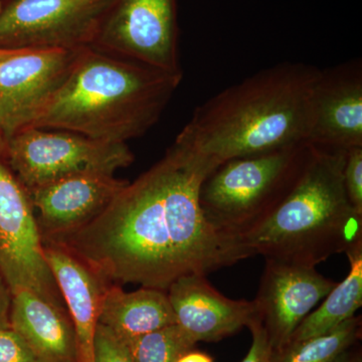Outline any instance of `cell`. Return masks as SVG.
I'll return each instance as SVG.
<instances>
[{"mask_svg": "<svg viewBox=\"0 0 362 362\" xmlns=\"http://www.w3.org/2000/svg\"><path fill=\"white\" fill-rule=\"evenodd\" d=\"M211 173L173 142L94 220L42 240L63 247L107 283L162 291L183 276L235 265L250 258L246 249L214 228L199 204L202 181Z\"/></svg>", "mask_w": 362, "mask_h": 362, "instance_id": "obj_1", "label": "cell"}, {"mask_svg": "<svg viewBox=\"0 0 362 362\" xmlns=\"http://www.w3.org/2000/svg\"><path fill=\"white\" fill-rule=\"evenodd\" d=\"M319 71L290 62L259 71L197 107L173 142L211 171L232 159L307 142Z\"/></svg>", "mask_w": 362, "mask_h": 362, "instance_id": "obj_2", "label": "cell"}, {"mask_svg": "<svg viewBox=\"0 0 362 362\" xmlns=\"http://www.w3.org/2000/svg\"><path fill=\"white\" fill-rule=\"evenodd\" d=\"M181 81L182 74L83 47L68 78L30 127L126 143L156 125Z\"/></svg>", "mask_w": 362, "mask_h": 362, "instance_id": "obj_3", "label": "cell"}, {"mask_svg": "<svg viewBox=\"0 0 362 362\" xmlns=\"http://www.w3.org/2000/svg\"><path fill=\"white\" fill-rule=\"evenodd\" d=\"M346 153L313 146L291 192L240 238L250 258L316 267L362 242V214L349 204L343 181Z\"/></svg>", "mask_w": 362, "mask_h": 362, "instance_id": "obj_4", "label": "cell"}, {"mask_svg": "<svg viewBox=\"0 0 362 362\" xmlns=\"http://www.w3.org/2000/svg\"><path fill=\"white\" fill-rule=\"evenodd\" d=\"M312 151L313 145L302 142L221 164L199 189L204 218L218 232L240 243L291 192Z\"/></svg>", "mask_w": 362, "mask_h": 362, "instance_id": "obj_5", "label": "cell"}, {"mask_svg": "<svg viewBox=\"0 0 362 362\" xmlns=\"http://www.w3.org/2000/svg\"><path fill=\"white\" fill-rule=\"evenodd\" d=\"M9 168L26 190L84 173L114 175L134 156L126 143L90 139L69 131L26 127L6 141Z\"/></svg>", "mask_w": 362, "mask_h": 362, "instance_id": "obj_6", "label": "cell"}, {"mask_svg": "<svg viewBox=\"0 0 362 362\" xmlns=\"http://www.w3.org/2000/svg\"><path fill=\"white\" fill-rule=\"evenodd\" d=\"M0 274L11 294L30 290L66 307L44 252V240L26 188L0 156Z\"/></svg>", "mask_w": 362, "mask_h": 362, "instance_id": "obj_7", "label": "cell"}, {"mask_svg": "<svg viewBox=\"0 0 362 362\" xmlns=\"http://www.w3.org/2000/svg\"><path fill=\"white\" fill-rule=\"evenodd\" d=\"M90 47L171 74H182L175 0H113Z\"/></svg>", "mask_w": 362, "mask_h": 362, "instance_id": "obj_8", "label": "cell"}, {"mask_svg": "<svg viewBox=\"0 0 362 362\" xmlns=\"http://www.w3.org/2000/svg\"><path fill=\"white\" fill-rule=\"evenodd\" d=\"M113 0H13L0 13V47H90Z\"/></svg>", "mask_w": 362, "mask_h": 362, "instance_id": "obj_9", "label": "cell"}, {"mask_svg": "<svg viewBox=\"0 0 362 362\" xmlns=\"http://www.w3.org/2000/svg\"><path fill=\"white\" fill-rule=\"evenodd\" d=\"M81 49H18L0 59V134L32 126L64 84Z\"/></svg>", "mask_w": 362, "mask_h": 362, "instance_id": "obj_10", "label": "cell"}, {"mask_svg": "<svg viewBox=\"0 0 362 362\" xmlns=\"http://www.w3.org/2000/svg\"><path fill=\"white\" fill-rule=\"evenodd\" d=\"M337 283L316 267L266 259L258 294L252 301L272 349L283 346L302 321Z\"/></svg>", "mask_w": 362, "mask_h": 362, "instance_id": "obj_11", "label": "cell"}, {"mask_svg": "<svg viewBox=\"0 0 362 362\" xmlns=\"http://www.w3.org/2000/svg\"><path fill=\"white\" fill-rule=\"evenodd\" d=\"M307 142L343 151L362 147L361 59L319 71L311 93Z\"/></svg>", "mask_w": 362, "mask_h": 362, "instance_id": "obj_12", "label": "cell"}, {"mask_svg": "<svg viewBox=\"0 0 362 362\" xmlns=\"http://www.w3.org/2000/svg\"><path fill=\"white\" fill-rule=\"evenodd\" d=\"M127 183L108 173H84L28 190L42 238L65 235L90 223Z\"/></svg>", "mask_w": 362, "mask_h": 362, "instance_id": "obj_13", "label": "cell"}, {"mask_svg": "<svg viewBox=\"0 0 362 362\" xmlns=\"http://www.w3.org/2000/svg\"><path fill=\"white\" fill-rule=\"evenodd\" d=\"M166 293L176 324L195 343L220 341L247 327L257 317L254 301L223 296L204 275L183 276Z\"/></svg>", "mask_w": 362, "mask_h": 362, "instance_id": "obj_14", "label": "cell"}, {"mask_svg": "<svg viewBox=\"0 0 362 362\" xmlns=\"http://www.w3.org/2000/svg\"><path fill=\"white\" fill-rule=\"evenodd\" d=\"M42 240L45 259L75 330L78 362H95L100 304L108 283L63 247Z\"/></svg>", "mask_w": 362, "mask_h": 362, "instance_id": "obj_15", "label": "cell"}, {"mask_svg": "<svg viewBox=\"0 0 362 362\" xmlns=\"http://www.w3.org/2000/svg\"><path fill=\"white\" fill-rule=\"evenodd\" d=\"M9 326L42 362H78L75 330L68 311L30 290L11 294Z\"/></svg>", "mask_w": 362, "mask_h": 362, "instance_id": "obj_16", "label": "cell"}, {"mask_svg": "<svg viewBox=\"0 0 362 362\" xmlns=\"http://www.w3.org/2000/svg\"><path fill=\"white\" fill-rule=\"evenodd\" d=\"M98 323L127 342L173 325L176 318L166 291L141 287L125 292L118 284L108 283L102 294Z\"/></svg>", "mask_w": 362, "mask_h": 362, "instance_id": "obj_17", "label": "cell"}, {"mask_svg": "<svg viewBox=\"0 0 362 362\" xmlns=\"http://www.w3.org/2000/svg\"><path fill=\"white\" fill-rule=\"evenodd\" d=\"M345 254L349 257L350 265L346 278L337 283L324 298L323 303L302 321L289 341L329 332L356 316V311L362 306V242Z\"/></svg>", "mask_w": 362, "mask_h": 362, "instance_id": "obj_18", "label": "cell"}, {"mask_svg": "<svg viewBox=\"0 0 362 362\" xmlns=\"http://www.w3.org/2000/svg\"><path fill=\"white\" fill-rule=\"evenodd\" d=\"M361 334V316L356 315L329 332L272 349L270 362H334L358 343Z\"/></svg>", "mask_w": 362, "mask_h": 362, "instance_id": "obj_19", "label": "cell"}, {"mask_svg": "<svg viewBox=\"0 0 362 362\" xmlns=\"http://www.w3.org/2000/svg\"><path fill=\"white\" fill-rule=\"evenodd\" d=\"M124 343L134 362H175L197 344L177 324Z\"/></svg>", "mask_w": 362, "mask_h": 362, "instance_id": "obj_20", "label": "cell"}, {"mask_svg": "<svg viewBox=\"0 0 362 362\" xmlns=\"http://www.w3.org/2000/svg\"><path fill=\"white\" fill-rule=\"evenodd\" d=\"M343 181L349 204L354 211L362 214V147L347 151Z\"/></svg>", "mask_w": 362, "mask_h": 362, "instance_id": "obj_21", "label": "cell"}, {"mask_svg": "<svg viewBox=\"0 0 362 362\" xmlns=\"http://www.w3.org/2000/svg\"><path fill=\"white\" fill-rule=\"evenodd\" d=\"M95 362H134L122 340L101 324L95 334Z\"/></svg>", "mask_w": 362, "mask_h": 362, "instance_id": "obj_22", "label": "cell"}, {"mask_svg": "<svg viewBox=\"0 0 362 362\" xmlns=\"http://www.w3.org/2000/svg\"><path fill=\"white\" fill-rule=\"evenodd\" d=\"M0 362H42L25 340L11 327H0Z\"/></svg>", "mask_w": 362, "mask_h": 362, "instance_id": "obj_23", "label": "cell"}, {"mask_svg": "<svg viewBox=\"0 0 362 362\" xmlns=\"http://www.w3.org/2000/svg\"><path fill=\"white\" fill-rule=\"evenodd\" d=\"M252 334V344L247 356L240 362H270L272 346L258 316L247 325Z\"/></svg>", "mask_w": 362, "mask_h": 362, "instance_id": "obj_24", "label": "cell"}, {"mask_svg": "<svg viewBox=\"0 0 362 362\" xmlns=\"http://www.w3.org/2000/svg\"><path fill=\"white\" fill-rule=\"evenodd\" d=\"M11 292L6 281L0 274V327L9 326V310H11Z\"/></svg>", "mask_w": 362, "mask_h": 362, "instance_id": "obj_25", "label": "cell"}, {"mask_svg": "<svg viewBox=\"0 0 362 362\" xmlns=\"http://www.w3.org/2000/svg\"><path fill=\"white\" fill-rule=\"evenodd\" d=\"M175 362H214V358L206 352L194 349L181 354Z\"/></svg>", "mask_w": 362, "mask_h": 362, "instance_id": "obj_26", "label": "cell"}, {"mask_svg": "<svg viewBox=\"0 0 362 362\" xmlns=\"http://www.w3.org/2000/svg\"><path fill=\"white\" fill-rule=\"evenodd\" d=\"M334 362H362L361 349L358 347V343L347 350L341 356L338 357Z\"/></svg>", "mask_w": 362, "mask_h": 362, "instance_id": "obj_27", "label": "cell"}, {"mask_svg": "<svg viewBox=\"0 0 362 362\" xmlns=\"http://www.w3.org/2000/svg\"><path fill=\"white\" fill-rule=\"evenodd\" d=\"M18 49H4V47H0V59L11 56V54H14Z\"/></svg>", "mask_w": 362, "mask_h": 362, "instance_id": "obj_28", "label": "cell"}, {"mask_svg": "<svg viewBox=\"0 0 362 362\" xmlns=\"http://www.w3.org/2000/svg\"><path fill=\"white\" fill-rule=\"evenodd\" d=\"M4 151H6V141L0 134V156H4Z\"/></svg>", "mask_w": 362, "mask_h": 362, "instance_id": "obj_29", "label": "cell"}, {"mask_svg": "<svg viewBox=\"0 0 362 362\" xmlns=\"http://www.w3.org/2000/svg\"><path fill=\"white\" fill-rule=\"evenodd\" d=\"M2 4H1V0H0V13H1V11H2Z\"/></svg>", "mask_w": 362, "mask_h": 362, "instance_id": "obj_30", "label": "cell"}]
</instances>
